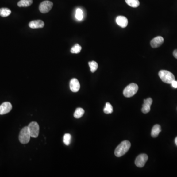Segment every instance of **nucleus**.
Here are the masks:
<instances>
[{
    "mask_svg": "<svg viewBox=\"0 0 177 177\" xmlns=\"http://www.w3.org/2000/svg\"><path fill=\"white\" fill-rule=\"evenodd\" d=\"M103 111L105 114H111L113 111V107L109 102H107L105 104V107L103 109Z\"/></svg>",
    "mask_w": 177,
    "mask_h": 177,
    "instance_id": "19",
    "label": "nucleus"
},
{
    "mask_svg": "<svg viewBox=\"0 0 177 177\" xmlns=\"http://www.w3.org/2000/svg\"><path fill=\"white\" fill-rule=\"evenodd\" d=\"M159 75L161 80L167 84H171L173 81L175 80L173 74L166 70L160 71Z\"/></svg>",
    "mask_w": 177,
    "mask_h": 177,
    "instance_id": "2",
    "label": "nucleus"
},
{
    "mask_svg": "<svg viewBox=\"0 0 177 177\" xmlns=\"http://www.w3.org/2000/svg\"><path fill=\"white\" fill-rule=\"evenodd\" d=\"M175 144L177 146V136L176 137V138L175 139Z\"/></svg>",
    "mask_w": 177,
    "mask_h": 177,
    "instance_id": "26",
    "label": "nucleus"
},
{
    "mask_svg": "<svg viewBox=\"0 0 177 177\" xmlns=\"http://www.w3.org/2000/svg\"><path fill=\"white\" fill-rule=\"evenodd\" d=\"M11 11L8 8H1L0 9V16L3 17H6L10 15Z\"/></svg>",
    "mask_w": 177,
    "mask_h": 177,
    "instance_id": "16",
    "label": "nucleus"
},
{
    "mask_svg": "<svg viewBox=\"0 0 177 177\" xmlns=\"http://www.w3.org/2000/svg\"><path fill=\"white\" fill-rule=\"evenodd\" d=\"M152 103V99L151 98H148L144 100V103L142 105V111L144 114H147L151 110V106Z\"/></svg>",
    "mask_w": 177,
    "mask_h": 177,
    "instance_id": "10",
    "label": "nucleus"
},
{
    "mask_svg": "<svg viewBox=\"0 0 177 177\" xmlns=\"http://www.w3.org/2000/svg\"><path fill=\"white\" fill-rule=\"evenodd\" d=\"M161 126L159 125H156L152 128L151 135L152 137L156 138L159 136V134L161 132Z\"/></svg>",
    "mask_w": 177,
    "mask_h": 177,
    "instance_id": "14",
    "label": "nucleus"
},
{
    "mask_svg": "<svg viewBox=\"0 0 177 177\" xmlns=\"http://www.w3.org/2000/svg\"><path fill=\"white\" fill-rule=\"evenodd\" d=\"M84 110L83 108H77L74 113V117L76 119L81 118L84 114Z\"/></svg>",
    "mask_w": 177,
    "mask_h": 177,
    "instance_id": "17",
    "label": "nucleus"
},
{
    "mask_svg": "<svg viewBox=\"0 0 177 177\" xmlns=\"http://www.w3.org/2000/svg\"><path fill=\"white\" fill-rule=\"evenodd\" d=\"M29 26L32 29L42 28L44 26V23L41 20H33L29 23Z\"/></svg>",
    "mask_w": 177,
    "mask_h": 177,
    "instance_id": "13",
    "label": "nucleus"
},
{
    "mask_svg": "<svg viewBox=\"0 0 177 177\" xmlns=\"http://www.w3.org/2000/svg\"><path fill=\"white\" fill-rule=\"evenodd\" d=\"M69 87H70L71 90L72 92L76 93V92H78L80 90V85L79 81L76 78H73L70 81Z\"/></svg>",
    "mask_w": 177,
    "mask_h": 177,
    "instance_id": "9",
    "label": "nucleus"
},
{
    "mask_svg": "<svg viewBox=\"0 0 177 177\" xmlns=\"http://www.w3.org/2000/svg\"><path fill=\"white\" fill-rule=\"evenodd\" d=\"M148 159V156L146 154H141L139 155L135 160V164L136 166L140 168L144 167Z\"/></svg>",
    "mask_w": 177,
    "mask_h": 177,
    "instance_id": "7",
    "label": "nucleus"
},
{
    "mask_svg": "<svg viewBox=\"0 0 177 177\" xmlns=\"http://www.w3.org/2000/svg\"><path fill=\"white\" fill-rule=\"evenodd\" d=\"M125 1L128 5L133 8H137L140 5L138 0H125Z\"/></svg>",
    "mask_w": 177,
    "mask_h": 177,
    "instance_id": "18",
    "label": "nucleus"
},
{
    "mask_svg": "<svg viewBox=\"0 0 177 177\" xmlns=\"http://www.w3.org/2000/svg\"><path fill=\"white\" fill-rule=\"evenodd\" d=\"M89 65L90 67V71L93 73L97 71L98 67V63L95 61L89 62Z\"/></svg>",
    "mask_w": 177,
    "mask_h": 177,
    "instance_id": "20",
    "label": "nucleus"
},
{
    "mask_svg": "<svg viewBox=\"0 0 177 177\" xmlns=\"http://www.w3.org/2000/svg\"><path fill=\"white\" fill-rule=\"evenodd\" d=\"M116 22L119 26L123 28L126 27V26H128V19L125 16H118V17H117Z\"/></svg>",
    "mask_w": 177,
    "mask_h": 177,
    "instance_id": "12",
    "label": "nucleus"
},
{
    "mask_svg": "<svg viewBox=\"0 0 177 177\" xmlns=\"http://www.w3.org/2000/svg\"><path fill=\"white\" fill-rule=\"evenodd\" d=\"M13 108L11 103L9 102H5L0 105V115H4L9 113Z\"/></svg>",
    "mask_w": 177,
    "mask_h": 177,
    "instance_id": "8",
    "label": "nucleus"
},
{
    "mask_svg": "<svg viewBox=\"0 0 177 177\" xmlns=\"http://www.w3.org/2000/svg\"><path fill=\"white\" fill-rule=\"evenodd\" d=\"M75 18L79 21L82 20L83 18V13L82 10L77 9L76 11Z\"/></svg>",
    "mask_w": 177,
    "mask_h": 177,
    "instance_id": "23",
    "label": "nucleus"
},
{
    "mask_svg": "<svg viewBox=\"0 0 177 177\" xmlns=\"http://www.w3.org/2000/svg\"><path fill=\"white\" fill-rule=\"evenodd\" d=\"M31 137L28 127L25 126L20 131L19 135V140L22 144H27L30 141Z\"/></svg>",
    "mask_w": 177,
    "mask_h": 177,
    "instance_id": "4",
    "label": "nucleus"
},
{
    "mask_svg": "<svg viewBox=\"0 0 177 177\" xmlns=\"http://www.w3.org/2000/svg\"><path fill=\"white\" fill-rule=\"evenodd\" d=\"M71 134L69 133H66L64 134L63 136V143H64L65 145L68 146L70 144L71 142Z\"/></svg>",
    "mask_w": 177,
    "mask_h": 177,
    "instance_id": "22",
    "label": "nucleus"
},
{
    "mask_svg": "<svg viewBox=\"0 0 177 177\" xmlns=\"http://www.w3.org/2000/svg\"><path fill=\"white\" fill-rule=\"evenodd\" d=\"M138 90V86L135 83H131L127 86L123 91V94L126 98H130L135 95Z\"/></svg>",
    "mask_w": 177,
    "mask_h": 177,
    "instance_id": "3",
    "label": "nucleus"
},
{
    "mask_svg": "<svg viewBox=\"0 0 177 177\" xmlns=\"http://www.w3.org/2000/svg\"><path fill=\"white\" fill-rule=\"evenodd\" d=\"M33 0H20L18 3V6L19 7H28L32 4Z\"/></svg>",
    "mask_w": 177,
    "mask_h": 177,
    "instance_id": "15",
    "label": "nucleus"
},
{
    "mask_svg": "<svg viewBox=\"0 0 177 177\" xmlns=\"http://www.w3.org/2000/svg\"><path fill=\"white\" fill-rule=\"evenodd\" d=\"M173 56H174L175 58L177 59V49L174 50L173 52Z\"/></svg>",
    "mask_w": 177,
    "mask_h": 177,
    "instance_id": "25",
    "label": "nucleus"
},
{
    "mask_svg": "<svg viewBox=\"0 0 177 177\" xmlns=\"http://www.w3.org/2000/svg\"><path fill=\"white\" fill-rule=\"evenodd\" d=\"M28 127L30 131L31 137H37L40 133V126L39 124L36 121H33L29 125Z\"/></svg>",
    "mask_w": 177,
    "mask_h": 177,
    "instance_id": "5",
    "label": "nucleus"
},
{
    "mask_svg": "<svg viewBox=\"0 0 177 177\" xmlns=\"http://www.w3.org/2000/svg\"><path fill=\"white\" fill-rule=\"evenodd\" d=\"M172 85V87L174 88H177V81H173L171 84Z\"/></svg>",
    "mask_w": 177,
    "mask_h": 177,
    "instance_id": "24",
    "label": "nucleus"
},
{
    "mask_svg": "<svg viewBox=\"0 0 177 177\" xmlns=\"http://www.w3.org/2000/svg\"><path fill=\"white\" fill-rule=\"evenodd\" d=\"M164 42V39L162 37L158 36L155 37L151 41V45L154 48L161 46Z\"/></svg>",
    "mask_w": 177,
    "mask_h": 177,
    "instance_id": "11",
    "label": "nucleus"
},
{
    "mask_svg": "<svg viewBox=\"0 0 177 177\" xmlns=\"http://www.w3.org/2000/svg\"><path fill=\"white\" fill-rule=\"evenodd\" d=\"M131 144L130 142L125 140L121 143L120 145L117 147L115 151V155L117 157H121L128 152L130 149Z\"/></svg>",
    "mask_w": 177,
    "mask_h": 177,
    "instance_id": "1",
    "label": "nucleus"
},
{
    "mask_svg": "<svg viewBox=\"0 0 177 177\" xmlns=\"http://www.w3.org/2000/svg\"><path fill=\"white\" fill-rule=\"evenodd\" d=\"M53 4L49 1H44L40 3L39 6V10L41 13H46L51 10Z\"/></svg>",
    "mask_w": 177,
    "mask_h": 177,
    "instance_id": "6",
    "label": "nucleus"
},
{
    "mask_svg": "<svg viewBox=\"0 0 177 177\" xmlns=\"http://www.w3.org/2000/svg\"><path fill=\"white\" fill-rule=\"evenodd\" d=\"M82 49V47L78 44H76L71 49V53L78 54L79 53L81 50Z\"/></svg>",
    "mask_w": 177,
    "mask_h": 177,
    "instance_id": "21",
    "label": "nucleus"
}]
</instances>
